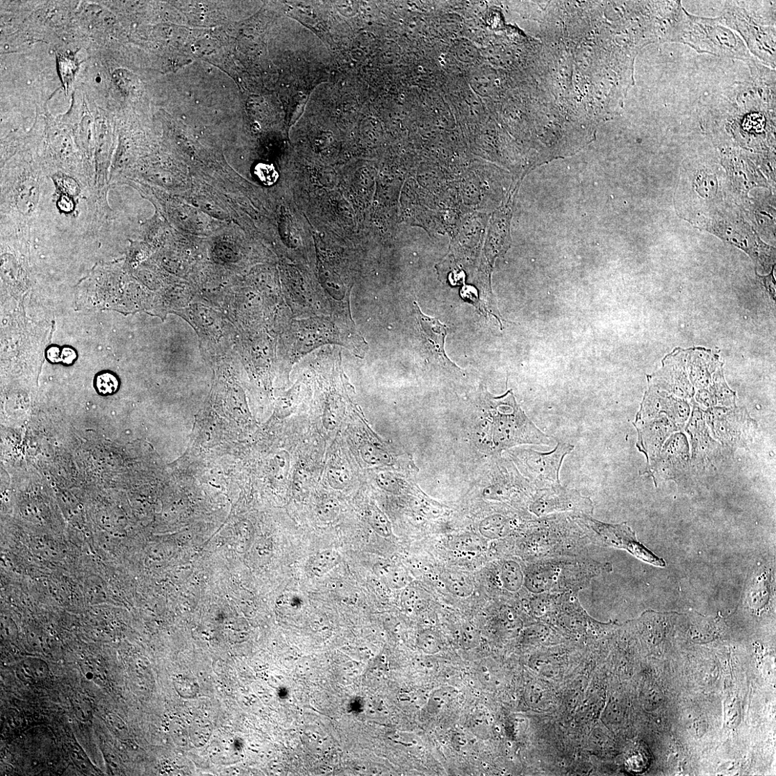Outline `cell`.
Segmentation results:
<instances>
[{
  "mask_svg": "<svg viewBox=\"0 0 776 776\" xmlns=\"http://www.w3.org/2000/svg\"><path fill=\"white\" fill-rule=\"evenodd\" d=\"M2 170L1 229L33 236L34 221L47 204L50 177L33 165Z\"/></svg>",
  "mask_w": 776,
  "mask_h": 776,
  "instance_id": "6da1fadb",
  "label": "cell"
},
{
  "mask_svg": "<svg viewBox=\"0 0 776 776\" xmlns=\"http://www.w3.org/2000/svg\"><path fill=\"white\" fill-rule=\"evenodd\" d=\"M488 434L491 449L500 452L521 445L554 446L557 440L541 431L522 411L511 390L486 397Z\"/></svg>",
  "mask_w": 776,
  "mask_h": 776,
  "instance_id": "7a4b0ae2",
  "label": "cell"
},
{
  "mask_svg": "<svg viewBox=\"0 0 776 776\" xmlns=\"http://www.w3.org/2000/svg\"><path fill=\"white\" fill-rule=\"evenodd\" d=\"M670 42L688 45L699 53L740 59L750 65L759 62L751 55L740 35L727 27L721 17L692 15L684 8Z\"/></svg>",
  "mask_w": 776,
  "mask_h": 776,
  "instance_id": "3957f363",
  "label": "cell"
},
{
  "mask_svg": "<svg viewBox=\"0 0 776 776\" xmlns=\"http://www.w3.org/2000/svg\"><path fill=\"white\" fill-rule=\"evenodd\" d=\"M721 17L727 27L743 37L750 52L756 55L764 65L775 68V26L766 25L762 19L736 2L727 3Z\"/></svg>",
  "mask_w": 776,
  "mask_h": 776,
  "instance_id": "277c9868",
  "label": "cell"
},
{
  "mask_svg": "<svg viewBox=\"0 0 776 776\" xmlns=\"http://www.w3.org/2000/svg\"><path fill=\"white\" fill-rule=\"evenodd\" d=\"M577 518L592 529L609 546L625 550L645 562L661 568L666 566L664 560L649 551L638 540L636 533L626 524L612 525L584 514L577 515Z\"/></svg>",
  "mask_w": 776,
  "mask_h": 776,
  "instance_id": "5b68a950",
  "label": "cell"
},
{
  "mask_svg": "<svg viewBox=\"0 0 776 776\" xmlns=\"http://www.w3.org/2000/svg\"><path fill=\"white\" fill-rule=\"evenodd\" d=\"M593 511V502L589 497L561 486L539 489L530 505V511L538 517L559 512L590 515Z\"/></svg>",
  "mask_w": 776,
  "mask_h": 776,
  "instance_id": "8992f818",
  "label": "cell"
},
{
  "mask_svg": "<svg viewBox=\"0 0 776 776\" xmlns=\"http://www.w3.org/2000/svg\"><path fill=\"white\" fill-rule=\"evenodd\" d=\"M573 449L572 445L558 442L554 449L549 452H524L527 471L540 489L561 486L559 473L563 461Z\"/></svg>",
  "mask_w": 776,
  "mask_h": 776,
  "instance_id": "52a82bcc",
  "label": "cell"
},
{
  "mask_svg": "<svg viewBox=\"0 0 776 776\" xmlns=\"http://www.w3.org/2000/svg\"><path fill=\"white\" fill-rule=\"evenodd\" d=\"M413 311L419 331H420L425 344L432 355L445 365L456 368L447 358L445 353L447 327L440 322L438 320L424 315L415 302L413 303Z\"/></svg>",
  "mask_w": 776,
  "mask_h": 776,
  "instance_id": "ba28073f",
  "label": "cell"
},
{
  "mask_svg": "<svg viewBox=\"0 0 776 776\" xmlns=\"http://www.w3.org/2000/svg\"><path fill=\"white\" fill-rule=\"evenodd\" d=\"M373 572L393 589L405 588L408 585V574L400 563L390 561H380L374 565Z\"/></svg>",
  "mask_w": 776,
  "mask_h": 776,
  "instance_id": "9c48e42d",
  "label": "cell"
},
{
  "mask_svg": "<svg viewBox=\"0 0 776 776\" xmlns=\"http://www.w3.org/2000/svg\"><path fill=\"white\" fill-rule=\"evenodd\" d=\"M341 561L340 554L333 550H327L311 556L307 563L308 575L313 577H322L336 568Z\"/></svg>",
  "mask_w": 776,
  "mask_h": 776,
  "instance_id": "30bf717a",
  "label": "cell"
},
{
  "mask_svg": "<svg viewBox=\"0 0 776 776\" xmlns=\"http://www.w3.org/2000/svg\"><path fill=\"white\" fill-rule=\"evenodd\" d=\"M346 405L339 395L331 394L325 405L322 421L325 429L333 431L341 424L345 416Z\"/></svg>",
  "mask_w": 776,
  "mask_h": 776,
  "instance_id": "8fae6325",
  "label": "cell"
},
{
  "mask_svg": "<svg viewBox=\"0 0 776 776\" xmlns=\"http://www.w3.org/2000/svg\"><path fill=\"white\" fill-rule=\"evenodd\" d=\"M511 530V526L509 518L500 514L486 518L479 525L481 535L491 540L506 537Z\"/></svg>",
  "mask_w": 776,
  "mask_h": 776,
  "instance_id": "7c38bea8",
  "label": "cell"
},
{
  "mask_svg": "<svg viewBox=\"0 0 776 776\" xmlns=\"http://www.w3.org/2000/svg\"><path fill=\"white\" fill-rule=\"evenodd\" d=\"M500 577L503 586L511 593L518 592L525 580L520 566L514 561H508L503 563Z\"/></svg>",
  "mask_w": 776,
  "mask_h": 776,
  "instance_id": "4fadbf2b",
  "label": "cell"
},
{
  "mask_svg": "<svg viewBox=\"0 0 776 776\" xmlns=\"http://www.w3.org/2000/svg\"><path fill=\"white\" fill-rule=\"evenodd\" d=\"M448 589L459 597H468L474 591V585L470 578L459 573H448L445 576Z\"/></svg>",
  "mask_w": 776,
  "mask_h": 776,
  "instance_id": "5bb4252c",
  "label": "cell"
},
{
  "mask_svg": "<svg viewBox=\"0 0 776 776\" xmlns=\"http://www.w3.org/2000/svg\"><path fill=\"white\" fill-rule=\"evenodd\" d=\"M360 453L365 463L370 465H388L392 463V457L388 452L370 443L363 445Z\"/></svg>",
  "mask_w": 776,
  "mask_h": 776,
  "instance_id": "9a60e30c",
  "label": "cell"
},
{
  "mask_svg": "<svg viewBox=\"0 0 776 776\" xmlns=\"http://www.w3.org/2000/svg\"><path fill=\"white\" fill-rule=\"evenodd\" d=\"M368 521L377 534L383 538H389L392 536L393 531L390 522L387 516L375 506L369 508Z\"/></svg>",
  "mask_w": 776,
  "mask_h": 776,
  "instance_id": "2e32d148",
  "label": "cell"
},
{
  "mask_svg": "<svg viewBox=\"0 0 776 776\" xmlns=\"http://www.w3.org/2000/svg\"><path fill=\"white\" fill-rule=\"evenodd\" d=\"M351 477L349 471L344 466H331L327 472L328 484L334 490L345 489L350 484Z\"/></svg>",
  "mask_w": 776,
  "mask_h": 776,
  "instance_id": "e0dca14e",
  "label": "cell"
},
{
  "mask_svg": "<svg viewBox=\"0 0 776 776\" xmlns=\"http://www.w3.org/2000/svg\"><path fill=\"white\" fill-rule=\"evenodd\" d=\"M317 513L322 521L331 522L339 516L340 506L337 500L327 497L320 502Z\"/></svg>",
  "mask_w": 776,
  "mask_h": 776,
  "instance_id": "ac0fdd59",
  "label": "cell"
},
{
  "mask_svg": "<svg viewBox=\"0 0 776 776\" xmlns=\"http://www.w3.org/2000/svg\"><path fill=\"white\" fill-rule=\"evenodd\" d=\"M119 388V381L117 377L110 372L99 374L96 379V388L97 391L104 395L114 394Z\"/></svg>",
  "mask_w": 776,
  "mask_h": 776,
  "instance_id": "d6986e66",
  "label": "cell"
},
{
  "mask_svg": "<svg viewBox=\"0 0 776 776\" xmlns=\"http://www.w3.org/2000/svg\"><path fill=\"white\" fill-rule=\"evenodd\" d=\"M255 174L260 181L268 185L275 183L279 179V174L274 166L266 163L257 165L255 167Z\"/></svg>",
  "mask_w": 776,
  "mask_h": 776,
  "instance_id": "ffe728a7",
  "label": "cell"
},
{
  "mask_svg": "<svg viewBox=\"0 0 776 776\" xmlns=\"http://www.w3.org/2000/svg\"><path fill=\"white\" fill-rule=\"evenodd\" d=\"M376 481L381 489L388 493L397 494L401 490L399 481L392 474L381 473L377 476Z\"/></svg>",
  "mask_w": 776,
  "mask_h": 776,
  "instance_id": "44dd1931",
  "label": "cell"
},
{
  "mask_svg": "<svg viewBox=\"0 0 776 776\" xmlns=\"http://www.w3.org/2000/svg\"><path fill=\"white\" fill-rule=\"evenodd\" d=\"M481 540L476 536L459 538L454 543V547L461 552H477L481 548Z\"/></svg>",
  "mask_w": 776,
  "mask_h": 776,
  "instance_id": "7402d4cb",
  "label": "cell"
},
{
  "mask_svg": "<svg viewBox=\"0 0 776 776\" xmlns=\"http://www.w3.org/2000/svg\"><path fill=\"white\" fill-rule=\"evenodd\" d=\"M421 596L415 590V587L411 585H408L405 587V590L402 594V601L404 606H410L416 603L417 601H420Z\"/></svg>",
  "mask_w": 776,
  "mask_h": 776,
  "instance_id": "603a6c76",
  "label": "cell"
},
{
  "mask_svg": "<svg viewBox=\"0 0 776 776\" xmlns=\"http://www.w3.org/2000/svg\"><path fill=\"white\" fill-rule=\"evenodd\" d=\"M217 254L219 257L225 261H233L235 259L234 251L229 247L224 249L223 246L217 248Z\"/></svg>",
  "mask_w": 776,
  "mask_h": 776,
  "instance_id": "cb8c5ba5",
  "label": "cell"
}]
</instances>
